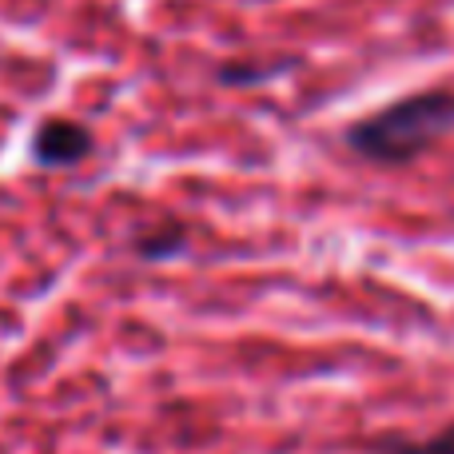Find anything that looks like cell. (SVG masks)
<instances>
[{
	"instance_id": "obj_3",
	"label": "cell",
	"mask_w": 454,
	"mask_h": 454,
	"mask_svg": "<svg viewBox=\"0 0 454 454\" xmlns=\"http://www.w3.org/2000/svg\"><path fill=\"white\" fill-rule=\"evenodd\" d=\"M188 247V231H184L180 223H160L152 227V231H144L140 239H136V255L140 259H172L180 255V251Z\"/></svg>"
},
{
	"instance_id": "obj_4",
	"label": "cell",
	"mask_w": 454,
	"mask_h": 454,
	"mask_svg": "<svg viewBox=\"0 0 454 454\" xmlns=\"http://www.w3.org/2000/svg\"><path fill=\"white\" fill-rule=\"evenodd\" d=\"M375 454H454V423L431 439H387L375 447Z\"/></svg>"
},
{
	"instance_id": "obj_2",
	"label": "cell",
	"mask_w": 454,
	"mask_h": 454,
	"mask_svg": "<svg viewBox=\"0 0 454 454\" xmlns=\"http://www.w3.org/2000/svg\"><path fill=\"white\" fill-rule=\"evenodd\" d=\"M92 148H96L92 132L84 124H76V120H60V116L44 120L36 128V136H32V160L40 168H72L92 156Z\"/></svg>"
},
{
	"instance_id": "obj_1",
	"label": "cell",
	"mask_w": 454,
	"mask_h": 454,
	"mask_svg": "<svg viewBox=\"0 0 454 454\" xmlns=\"http://www.w3.org/2000/svg\"><path fill=\"white\" fill-rule=\"evenodd\" d=\"M450 128H454V92L431 88V92L403 96V100L355 120L347 128V144L371 164L399 168L419 160L427 148H434Z\"/></svg>"
},
{
	"instance_id": "obj_5",
	"label": "cell",
	"mask_w": 454,
	"mask_h": 454,
	"mask_svg": "<svg viewBox=\"0 0 454 454\" xmlns=\"http://www.w3.org/2000/svg\"><path fill=\"white\" fill-rule=\"evenodd\" d=\"M291 60L275 64V68H251V64H223L220 68V84H259V80H271L279 72H287Z\"/></svg>"
}]
</instances>
